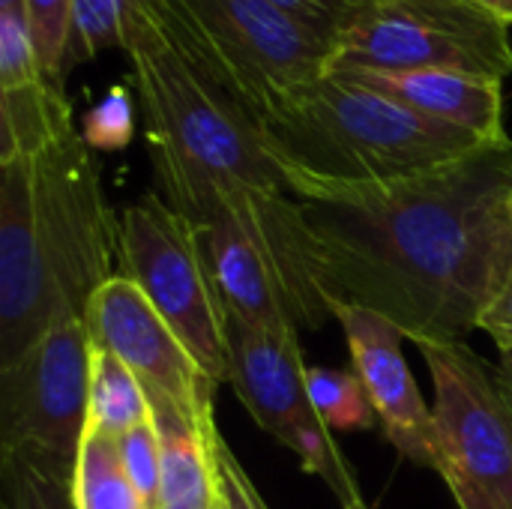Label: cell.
Wrapping results in <instances>:
<instances>
[{
	"label": "cell",
	"instance_id": "cell-23",
	"mask_svg": "<svg viewBox=\"0 0 512 509\" xmlns=\"http://www.w3.org/2000/svg\"><path fill=\"white\" fill-rule=\"evenodd\" d=\"M123 471L138 492V498L147 509H159V486H162V465H159V435L153 426V417L135 429H129L123 438H117Z\"/></svg>",
	"mask_w": 512,
	"mask_h": 509
},
{
	"label": "cell",
	"instance_id": "cell-30",
	"mask_svg": "<svg viewBox=\"0 0 512 509\" xmlns=\"http://www.w3.org/2000/svg\"><path fill=\"white\" fill-rule=\"evenodd\" d=\"M495 369H498L501 387H504V393H507V399H510L512 405V354H501V363Z\"/></svg>",
	"mask_w": 512,
	"mask_h": 509
},
{
	"label": "cell",
	"instance_id": "cell-21",
	"mask_svg": "<svg viewBox=\"0 0 512 509\" xmlns=\"http://www.w3.org/2000/svg\"><path fill=\"white\" fill-rule=\"evenodd\" d=\"M24 15L45 78L63 87L69 72V0H24Z\"/></svg>",
	"mask_w": 512,
	"mask_h": 509
},
{
	"label": "cell",
	"instance_id": "cell-20",
	"mask_svg": "<svg viewBox=\"0 0 512 509\" xmlns=\"http://www.w3.org/2000/svg\"><path fill=\"white\" fill-rule=\"evenodd\" d=\"M132 0H69V69L126 45Z\"/></svg>",
	"mask_w": 512,
	"mask_h": 509
},
{
	"label": "cell",
	"instance_id": "cell-5",
	"mask_svg": "<svg viewBox=\"0 0 512 509\" xmlns=\"http://www.w3.org/2000/svg\"><path fill=\"white\" fill-rule=\"evenodd\" d=\"M147 3L168 36L258 123L330 69V42L270 0Z\"/></svg>",
	"mask_w": 512,
	"mask_h": 509
},
{
	"label": "cell",
	"instance_id": "cell-15",
	"mask_svg": "<svg viewBox=\"0 0 512 509\" xmlns=\"http://www.w3.org/2000/svg\"><path fill=\"white\" fill-rule=\"evenodd\" d=\"M72 129V105L63 87L48 78L0 90V165L36 156Z\"/></svg>",
	"mask_w": 512,
	"mask_h": 509
},
{
	"label": "cell",
	"instance_id": "cell-27",
	"mask_svg": "<svg viewBox=\"0 0 512 509\" xmlns=\"http://www.w3.org/2000/svg\"><path fill=\"white\" fill-rule=\"evenodd\" d=\"M477 330H483L498 345L501 354H512V270L501 291L495 294V300L480 315Z\"/></svg>",
	"mask_w": 512,
	"mask_h": 509
},
{
	"label": "cell",
	"instance_id": "cell-6",
	"mask_svg": "<svg viewBox=\"0 0 512 509\" xmlns=\"http://www.w3.org/2000/svg\"><path fill=\"white\" fill-rule=\"evenodd\" d=\"M117 276L129 279L222 387L231 375V315L207 270L195 228L159 192L120 213Z\"/></svg>",
	"mask_w": 512,
	"mask_h": 509
},
{
	"label": "cell",
	"instance_id": "cell-11",
	"mask_svg": "<svg viewBox=\"0 0 512 509\" xmlns=\"http://www.w3.org/2000/svg\"><path fill=\"white\" fill-rule=\"evenodd\" d=\"M90 345L126 363L147 393L171 399L192 423L216 426L213 402L219 384L201 369L153 303L123 276L108 279L84 312Z\"/></svg>",
	"mask_w": 512,
	"mask_h": 509
},
{
	"label": "cell",
	"instance_id": "cell-8",
	"mask_svg": "<svg viewBox=\"0 0 512 509\" xmlns=\"http://www.w3.org/2000/svg\"><path fill=\"white\" fill-rule=\"evenodd\" d=\"M231 375L228 387L246 405L252 420L285 450L306 474H315L342 509L366 504L333 432L318 417L297 330H267L231 318Z\"/></svg>",
	"mask_w": 512,
	"mask_h": 509
},
{
	"label": "cell",
	"instance_id": "cell-25",
	"mask_svg": "<svg viewBox=\"0 0 512 509\" xmlns=\"http://www.w3.org/2000/svg\"><path fill=\"white\" fill-rule=\"evenodd\" d=\"M213 459H216V489H219V509H270L258 495L255 483L225 444L222 432L213 435Z\"/></svg>",
	"mask_w": 512,
	"mask_h": 509
},
{
	"label": "cell",
	"instance_id": "cell-1",
	"mask_svg": "<svg viewBox=\"0 0 512 509\" xmlns=\"http://www.w3.org/2000/svg\"><path fill=\"white\" fill-rule=\"evenodd\" d=\"M512 144L360 189L300 198L327 303L369 309L414 345L465 342L512 270Z\"/></svg>",
	"mask_w": 512,
	"mask_h": 509
},
{
	"label": "cell",
	"instance_id": "cell-12",
	"mask_svg": "<svg viewBox=\"0 0 512 509\" xmlns=\"http://www.w3.org/2000/svg\"><path fill=\"white\" fill-rule=\"evenodd\" d=\"M330 309L345 333L351 366L375 405L384 438L402 459L438 474L447 459L441 450L435 414L405 363V333L387 318L360 306L330 303Z\"/></svg>",
	"mask_w": 512,
	"mask_h": 509
},
{
	"label": "cell",
	"instance_id": "cell-34",
	"mask_svg": "<svg viewBox=\"0 0 512 509\" xmlns=\"http://www.w3.org/2000/svg\"><path fill=\"white\" fill-rule=\"evenodd\" d=\"M159 509H162V507H159Z\"/></svg>",
	"mask_w": 512,
	"mask_h": 509
},
{
	"label": "cell",
	"instance_id": "cell-17",
	"mask_svg": "<svg viewBox=\"0 0 512 509\" xmlns=\"http://www.w3.org/2000/svg\"><path fill=\"white\" fill-rule=\"evenodd\" d=\"M150 417H153L150 396L138 381V375L114 354L93 348L87 432L117 441L129 429L147 423Z\"/></svg>",
	"mask_w": 512,
	"mask_h": 509
},
{
	"label": "cell",
	"instance_id": "cell-7",
	"mask_svg": "<svg viewBox=\"0 0 512 509\" xmlns=\"http://www.w3.org/2000/svg\"><path fill=\"white\" fill-rule=\"evenodd\" d=\"M330 69H450L504 84L510 27L471 0H369L336 36Z\"/></svg>",
	"mask_w": 512,
	"mask_h": 509
},
{
	"label": "cell",
	"instance_id": "cell-9",
	"mask_svg": "<svg viewBox=\"0 0 512 509\" xmlns=\"http://www.w3.org/2000/svg\"><path fill=\"white\" fill-rule=\"evenodd\" d=\"M93 345L84 321L45 333L0 366V450L33 447L78 462L87 435Z\"/></svg>",
	"mask_w": 512,
	"mask_h": 509
},
{
	"label": "cell",
	"instance_id": "cell-2",
	"mask_svg": "<svg viewBox=\"0 0 512 509\" xmlns=\"http://www.w3.org/2000/svg\"><path fill=\"white\" fill-rule=\"evenodd\" d=\"M120 216L78 129L0 165V366L60 324L84 321L117 276Z\"/></svg>",
	"mask_w": 512,
	"mask_h": 509
},
{
	"label": "cell",
	"instance_id": "cell-18",
	"mask_svg": "<svg viewBox=\"0 0 512 509\" xmlns=\"http://www.w3.org/2000/svg\"><path fill=\"white\" fill-rule=\"evenodd\" d=\"M75 504L78 509H147L123 471L114 438L84 435L75 462Z\"/></svg>",
	"mask_w": 512,
	"mask_h": 509
},
{
	"label": "cell",
	"instance_id": "cell-4",
	"mask_svg": "<svg viewBox=\"0 0 512 509\" xmlns=\"http://www.w3.org/2000/svg\"><path fill=\"white\" fill-rule=\"evenodd\" d=\"M264 144L291 198L360 189L453 165L486 144L327 72L291 93L264 123Z\"/></svg>",
	"mask_w": 512,
	"mask_h": 509
},
{
	"label": "cell",
	"instance_id": "cell-19",
	"mask_svg": "<svg viewBox=\"0 0 512 509\" xmlns=\"http://www.w3.org/2000/svg\"><path fill=\"white\" fill-rule=\"evenodd\" d=\"M306 384L312 405L330 432H366L375 429V405L357 378V372H339L324 366H306Z\"/></svg>",
	"mask_w": 512,
	"mask_h": 509
},
{
	"label": "cell",
	"instance_id": "cell-31",
	"mask_svg": "<svg viewBox=\"0 0 512 509\" xmlns=\"http://www.w3.org/2000/svg\"><path fill=\"white\" fill-rule=\"evenodd\" d=\"M0 12H24V0H0Z\"/></svg>",
	"mask_w": 512,
	"mask_h": 509
},
{
	"label": "cell",
	"instance_id": "cell-26",
	"mask_svg": "<svg viewBox=\"0 0 512 509\" xmlns=\"http://www.w3.org/2000/svg\"><path fill=\"white\" fill-rule=\"evenodd\" d=\"M273 6H279L282 12L294 15L297 21H303L309 30H315L318 36H324L333 48L336 36L345 30V24L369 3V0H270Z\"/></svg>",
	"mask_w": 512,
	"mask_h": 509
},
{
	"label": "cell",
	"instance_id": "cell-28",
	"mask_svg": "<svg viewBox=\"0 0 512 509\" xmlns=\"http://www.w3.org/2000/svg\"><path fill=\"white\" fill-rule=\"evenodd\" d=\"M438 477L447 483V489H450V495H453V501H456V507L459 509H498L471 480H465L456 468H450V465H444L441 471H438Z\"/></svg>",
	"mask_w": 512,
	"mask_h": 509
},
{
	"label": "cell",
	"instance_id": "cell-32",
	"mask_svg": "<svg viewBox=\"0 0 512 509\" xmlns=\"http://www.w3.org/2000/svg\"><path fill=\"white\" fill-rule=\"evenodd\" d=\"M360 509H369V504H363V507H360Z\"/></svg>",
	"mask_w": 512,
	"mask_h": 509
},
{
	"label": "cell",
	"instance_id": "cell-14",
	"mask_svg": "<svg viewBox=\"0 0 512 509\" xmlns=\"http://www.w3.org/2000/svg\"><path fill=\"white\" fill-rule=\"evenodd\" d=\"M153 426L159 435V507L162 509H219L213 435L219 426L192 423L171 399L147 393Z\"/></svg>",
	"mask_w": 512,
	"mask_h": 509
},
{
	"label": "cell",
	"instance_id": "cell-13",
	"mask_svg": "<svg viewBox=\"0 0 512 509\" xmlns=\"http://www.w3.org/2000/svg\"><path fill=\"white\" fill-rule=\"evenodd\" d=\"M402 108L477 135L486 144H512L504 126V84L450 69H330Z\"/></svg>",
	"mask_w": 512,
	"mask_h": 509
},
{
	"label": "cell",
	"instance_id": "cell-10",
	"mask_svg": "<svg viewBox=\"0 0 512 509\" xmlns=\"http://www.w3.org/2000/svg\"><path fill=\"white\" fill-rule=\"evenodd\" d=\"M417 348L432 372V414L447 465L495 507L512 509V405L498 369L468 342Z\"/></svg>",
	"mask_w": 512,
	"mask_h": 509
},
{
	"label": "cell",
	"instance_id": "cell-22",
	"mask_svg": "<svg viewBox=\"0 0 512 509\" xmlns=\"http://www.w3.org/2000/svg\"><path fill=\"white\" fill-rule=\"evenodd\" d=\"M135 105L129 87L114 84L87 114L81 123V135L93 150H123L135 135Z\"/></svg>",
	"mask_w": 512,
	"mask_h": 509
},
{
	"label": "cell",
	"instance_id": "cell-3",
	"mask_svg": "<svg viewBox=\"0 0 512 509\" xmlns=\"http://www.w3.org/2000/svg\"><path fill=\"white\" fill-rule=\"evenodd\" d=\"M123 51L156 192L171 210L198 222L237 192H288L261 123L168 36L147 0L129 6Z\"/></svg>",
	"mask_w": 512,
	"mask_h": 509
},
{
	"label": "cell",
	"instance_id": "cell-24",
	"mask_svg": "<svg viewBox=\"0 0 512 509\" xmlns=\"http://www.w3.org/2000/svg\"><path fill=\"white\" fill-rule=\"evenodd\" d=\"M33 33L24 12H0V90L42 81Z\"/></svg>",
	"mask_w": 512,
	"mask_h": 509
},
{
	"label": "cell",
	"instance_id": "cell-29",
	"mask_svg": "<svg viewBox=\"0 0 512 509\" xmlns=\"http://www.w3.org/2000/svg\"><path fill=\"white\" fill-rule=\"evenodd\" d=\"M471 3H477L480 9H486L489 15H495L501 24L512 27V0H471Z\"/></svg>",
	"mask_w": 512,
	"mask_h": 509
},
{
	"label": "cell",
	"instance_id": "cell-33",
	"mask_svg": "<svg viewBox=\"0 0 512 509\" xmlns=\"http://www.w3.org/2000/svg\"><path fill=\"white\" fill-rule=\"evenodd\" d=\"M510 213H512V198H510Z\"/></svg>",
	"mask_w": 512,
	"mask_h": 509
},
{
	"label": "cell",
	"instance_id": "cell-16",
	"mask_svg": "<svg viewBox=\"0 0 512 509\" xmlns=\"http://www.w3.org/2000/svg\"><path fill=\"white\" fill-rule=\"evenodd\" d=\"M3 509H78L75 465L33 447L0 450Z\"/></svg>",
	"mask_w": 512,
	"mask_h": 509
}]
</instances>
